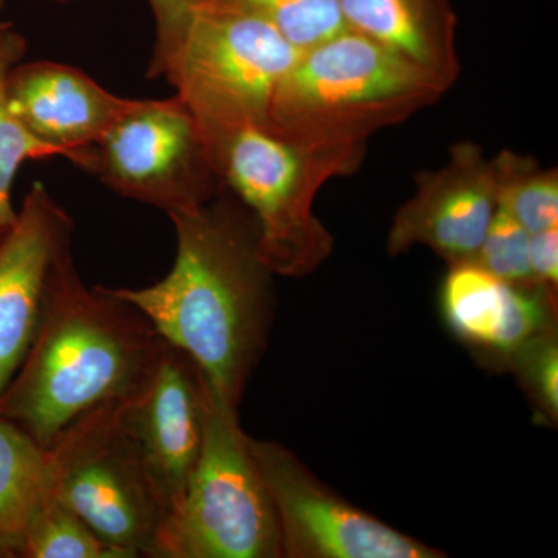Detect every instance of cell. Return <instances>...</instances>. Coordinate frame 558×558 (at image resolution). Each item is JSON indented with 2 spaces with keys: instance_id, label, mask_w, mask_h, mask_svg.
Instances as JSON below:
<instances>
[{
  "instance_id": "6da1fadb",
  "label": "cell",
  "mask_w": 558,
  "mask_h": 558,
  "mask_svg": "<svg viewBox=\"0 0 558 558\" xmlns=\"http://www.w3.org/2000/svg\"><path fill=\"white\" fill-rule=\"evenodd\" d=\"M175 258L148 288L112 289L193 360L219 403L240 410L274 323L275 288L255 220L229 191L172 213Z\"/></svg>"
},
{
  "instance_id": "7a4b0ae2",
  "label": "cell",
  "mask_w": 558,
  "mask_h": 558,
  "mask_svg": "<svg viewBox=\"0 0 558 558\" xmlns=\"http://www.w3.org/2000/svg\"><path fill=\"white\" fill-rule=\"evenodd\" d=\"M165 348L137 307L112 289L89 288L64 250L50 271L31 348L0 392V416L47 449L87 411L131 398Z\"/></svg>"
},
{
  "instance_id": "3957f363",
  "label": "cell",
  "mask_w": 558,
  "mask_h": 558,
  "mask_svg": "<svg viewBox=\"0 0 558 558\" xmlns=\"http://www.w3.org/2000/svg\"><path fill=\"white\" fill-rule=\"evenodd\" d=\"M451 87L398 51L343 31L301 51L275 90L266 128L310 145L366 146Z\"/></svg>"
},
{
  "instance_id": "277c9868",
  "label": "cell",
  "mask_w": 558,
  "mask_h": 558,
  "mask_svg": "<svg viewBox=\"0 0 558 558\" xmlns=\"http://www.w3.org/2000/svg\"><path fill=\"white\" fill-rule=\"evenodd\" d=\"M207 148L223 189L255 220L260 258L275 277H307L329 259L333 236L315 199L329 180L359 171L366 146L310 145L252 124Z\"/></svg>"
},
{
  "instance_id": "5b68a950",
  "label": "cell",
  "mask_w": 558,
  "mask_h": 558,
  "mask_svg": "<svg viewBox=\"0 0 558 558\" xmlns=\"http://www.w3.org/2000/svg\"><path fill=\"white\" fill-rule=\"evenodd\" d=\"M300 53L266 21L199 0L163 78L207 145L240 128L267 126L275 90Z\"/></svg>"
},
{
  "instance_id": "8992f818",
  "label": "cell",
  "mask_w": 558,
  "mask_h": 558,
  "mask_svg": "<svg viewBox=\"0 0 558 558\" xmlns=\"http://www.w3.org/2000/svg\"><path fill=\"white\" fill-rule=\"evenodd\" d=\"M153 558H282L277 512L238 409L219 403L208 384L199 461Z\"/></svg>"
},
{
  "instance_id": "52a82bcc",
  "label": "cell",
  "mask_w": 558,
  "mask_h": 558,
  "mask_svg": "<svg viewBox=\"0 0 558 558\" xmlns=\"http://www.w3.org/2000/svg\"><path fill=\"white\" fill-rule=\"evenodd\" d=\"M120 402L87 411L47 447L49 494L124 558H153L170 509L121 425Z\"/></svg>"
},
{
  "instance_id": "ba28073f",
  "label": "cell",
  "mask_w": 558,
  "mask_h": 558,
  "mask_svg": "<svg viewBox=\"0 0 558 558\" xmlns=\"http://www.w3.org/2000/svg\"><path fill=\"white\" fill-rule=\"evenodd\" d=\"M76 167L167 215L199 208L226 191L196 120L175 95L135 101Z\"/></svg>"
},
{
  "instance_id": "9c48e42d",
  "label": "cell",
  "mask_w": 558,
  "mask_h": 558,
  "mask_svg": "<svg viewBox=\"0 0 558 558\" xmlns=\"http://www.w3.org/2000/svg\"><path fill=\"white\" fill-rule=\"evenodd\" d=\"M248 447L277 512L282 557H446L352 505L281 444L248 436Z\"/></svg>"
},
{
  "instance_id": "30bf717a",
  "label": "cell",
  "mask_w": 558,
  "mask_h": 558,
  "mask_svg": "<svg viewBox=\"0 0 558 558\" xmlns=\"http://www.w3.org/2000/svg\"><path fill=\"white\" fill-rule=\"evenodd\" d=\"M497 209L494 160L478 143L451 146L439 170L414 175V193L400 205L387 236L389 256L427 247L447 266L475 263Z\"/></svg>"
},
{
  "instance_id": "8fae6325",
  "label": "cell",
  "mask_w": 558,
  "mask_h": 558,
  "mask_svg": "<svg viewBox=\"0 0 558 558\" xmlns=\"http://www.w3.org/2000/svg\"><path fill=\"white\" fill-rule=\"evenodd\" d=\"M207 381L189 355L167 343L148 379L120 402V421L170 513L199 461Z\"/></svg>"
},
{
  "instance_id": "7c38bea8",
  "label": "cell",
  "mask_w": 558,
  "mask_h": 558,
  "mask_svg": "<svg viewBox=\"0 0 558 558\" xmlns=\"http://www.w3.org/2000/svg\"><path fill=\"white\" fill-rule=\"evenodd\" d=\"M73 219L43 182H35L16 218L0 233V392L27 354L50 271L70 248Z\"/></svg>"
},
{
  "instance_id": "4fadbf2b",
  "label": "cell",
  "mask_w": 558,
  "mask_h": 558,
  "mask_svg": "<svg viewBox=\"0 0 558 558\" xmlns=\"http://www.w3.org/2000/svg\"><path fill=\"white\" fill-rule=\"evenodd\" d=\"M7 95L27 131L75 167L137 101L105 89L83 70L44 60L14 65Z\"/></svg>"
},
{
  "instance_id": "5bb4252c",
  "label": "cell",
  "mask_w": 558,
  "mask_h": 558,
  "mask_svg": "<svg viewBox=\"0 0 558 558\" xmlns=\"http://www.w3.org/2000/svg\"><path fill=\"white\" fill-rule=\"evenodd\" d=\"M557 290L501 281L476 263L449 266L440 284V314L470 347L509 362L556 328Z\"/></svg>"
},
{
  "instance_id": "9a60e30c",
  "label": "cell",
  "mask_w": 558,
  "mask_h": 558,
  "mask_svg": "<svg viewBox=\"0 0 558 558\" xmlns=\"http://www.w3.org/2000/svg\"><path fill=\"white\" fill-rule=\"evenodd\" d=\"M337 5L347 31L457 83L458 17L450 0H337Z\"/></svg>"
},
{
  "instance_id": "2e32d148",
  "label": "cell",
  "mask_w": 558,
  "mask_h": 558,
  "mask_svg": "<svg viewBox=\"0 0 558 558\" xmlns=\"http://www.w3.org/2000/svg\"><path fill=\"white\" fill-rule=\"evenodd\" d=\"M49 495L46 447L0 416V558H16L22 535Z\"/></svg>"
},
{
  "instance_id": "e0dca14e",
  "label": "cell",
  "mask_w": 558,
  "mask_h": 558,
  "mask_svg": "<svg viewBox=\"0 0 558 558\" xmlns=\"http://www.w3.org/2000/svg\"><path fill=\"white\" fill-rule=\"evenodd\" d=\"M27 53V40L10 22H0V233L16 218L11 190L22 165L28 160L61 157L27 131L10 108L7 80Z\"/></svg>"
},
{
  "instance_id": "ac0fdd59",
  "label": "cell",
  "mask_w": 558,
  "mask_h": 558,
  "mask_svg": "<svg viewBox=\"0 0 558 558\" xmlns=\"http://www.w3.org/2000/svg\"><path fill=\"white\" fill-rule=\"evenodd\" d=\"M497 207L529 233L558 227V171L526 154L499 150L494 157Z\"/></svg>"
},
{
  "instance_id": "d6986e66",
  "label": "cell",
  "mask_w": 558,
  "mask_h": 558,
  "mask_svg": "<svg viewBox=\"0 0 558 558\" xmlns=\"http://www.w3.org/2000/svg\"><path fill=\"white\" fill-rule=\"evenodd\" d=\"M16 558H124L57 498L47 495L22 535Z\"/></svg>"
},
{
  "instance_id": "ffe728a7",
  "label": "cell",
  "mask_w": 558,
  "mask_h": 558,
  "mask_svg": "<svg viewBox=\"0 0 558 558\" xmlns=\"http://www.w3.org/2000/svg\"><path fill=\"white\" fill-rule=\"evenodd\" d=\"M253 14L301 51L347 31L337 0H209Z\"/></svg>"
},
{
  "instance_id": "44dd1931",
  "label": "cell",
  "mask_w": 558,
  "mask_h": 558,
  "mask_svg": "<svg viewBox=\"0 0 558 558\" xmlns=\"http://www.w3.org/2000/svg\"><path fill=\"white\" fill-rule=\"evenodd\" d=\"M531 233L497 207L475 263L509 284H538L529 263Z\"/></svg>"
},
{
  "instance_id": "7402d4cb",
  "label": "cell",
  "mask_w": 558,
  "mask_h": 558,
  "mask_svg": "<svg viewBox=\"0 0 558 558\" xmlns=\"http://www.w3.org/2000/svg\"><path fill=\"white\" fill-rule=\"evenodd\" d=\"M517 376L523 381L529 398L539 416L558 418V340L556 328L531 341L509 360Z\"/></svg>"
},
{
  "instance_id": "603a6c76",
  "label": "cell",
  "mask_w": 558,
  "mask_h": 558,
  "mask_svg": "<svg viewBox=\"0 0 558 558\" xmlns=\"http://www.w3.org/2000/svg\"><path fill=\"white\" fill-rule=\"evenodd\" d=\"M197 2L199 0H148L156 21V43L148 68L149 80L163 76L182 43Z\"/></svg>"
},
{
  "instance_id": "cb8c5ba5",
  "label": "cell",
  "mask_w": 558,
  "mask_h": 558,
  "mask_svg": "<svg viewBox=\"0 0 558 558\" xmlns=\"http://www.w3.org/2000/svg\"><path fill=\"white\" fill-rule=\"evenodd\" d=\"M529 263L538 284L557 290L558 284V227L531 233Z\"/></svg>"
},
{
  "instance_id": "d4e9b609",
  "label": "cell",
  "mask_w": 558,
  "mask_h": 558,
  "mask_svg": "<svg viewBox=\"0 0 558 558\" xmlns=\"http://www.w3.org/2000/svg\"><path fill=\"white\" fill-rule=\"evenodd\" d=\"M3 5H5V0H0V10L3 9Z\"/></svg>"
},
{
  "instance_id": "484cf974",
  "label": "cell",
  "mask_w": 558,
  "mask_h": 558,
  "mask_svg": "<svg viewBox=\"0 0 558 558\" xmlns=\"http://www.w3.org/2000/svg\"><path fill=\"white\" fill-rule=\"evenodd\" d=\"M57 2H72V0H57Z\"/></svg>"
}]
</instances>
